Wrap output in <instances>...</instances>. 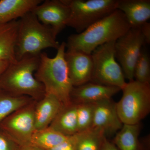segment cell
Listing matches in <instances>:
<instances>
[{
  "label": "cell",
  "instance_id": "1",
  "mask_svg": "<svg viewBox=\"0 0 150 150\" xmlns=\"http://www.w3.org/2000/svg\"><path fill=\"white\" fill-rule=\"evenodd\" d=\"M131 28L123 13L116 9L82 32L70 35L66 48L91 54L99 46L116 41Z\"/></svg>",
  "mask_w": 150,
  "mask_h": 150
},
{
  "label": "cell",
  "instance_id": "2",
  "mask_svg": "<svg viewBox=\"0 0 150 150\" xmlns=\"http://www.w3.org/2000/svg\"><path fill=\"white\" fill-rule=\"evenodd\" d=\"M66 43L62 42L56 56L50 58L44 52L40 55V62L34 76L43 85L46 94L53 95L64 105L72 103L71 95L74 86L65 60Z\"/></svg>",
  "mask_w": 150,
  "mask_h": 150
},
{
  "label": "cell",
  "instance_id": "3",
  "mask_svg": "<svg viewBox=\"0 0 150 150\" xmlns=\"http://www.w3.org/2000/svg\"><path fill=\"white\" fill-rule=\"evenodd\" d=\"M39 62L40 55H28L10 63L0 76V89L40 100L46 93L43 85L34 76Z\"/></svg>",
  "mask_w": 150,
  "mask_h": 150
},
{
  "label": "cell",
  "instance_id": "4",
  "mask_svg": "<svg viewBox=\"0 0 150 150\" xmlns=\"http://www.w3.org/2000/svg\"><path fill=\"white\" fill-rule=\"evenodd\" d=\"M15 56L19 60L28 55L38 56L48 48L57 50L60 44L52 29L41 23L32 11L18 20Z\"/></svg>",
  "mask_w": 150,
  "mask_h": 150
},
{
  "label": "cell",
  "instance_id": "5",
  "mask_svg": "<svg viewBox=\"0 0 150 150\" xmlns=\"http://www.w3.org/2000/svg\"><path fill=\"white\" fill-rule=\"evenodd\" d=\"M121 90L123 95L116 103L120 120L123 124L140 123L150 112V84L130 81Z\"/></svg>",
  "mask_w": 150,
  "mask_h": 150
},
{
  "label": "cell",
  "instance_id": "6",
  "mask_svg": "<svg viewBox=\"0 0 150 150\" xmlns=\"http://www.w3.org/2000/svg\"><path fill=\"white\" fill-rule=\"evenodd\" d=\"M69 6L67 26L81 33L117 9L118 0H64Z\"/></svg>",
  "mask_w": 150,
  "mask_h": 150
},
{
  "label": "cell",
  "instance_id": "7",
  "mask_svg": "<svg viewBox=\"0 0 150 150\" xmlns=\"http://www.w3.org/2000/svg\"><path fill=\"white\" fill-rule=\"evenodd\" d=\"M115 42L103 44L92 53L93 71L91 82L121 90L126 83L123 70L115 58Z\"/></svg>",
  "mask_w": 150,
  "mask_h": 150
},
{
  "label": "cell",
  "instance_id": "8",
  "mask_svg": "<svg viewBox=\"0 0 150 150\" xmlns=\"http://www.w3.org/2000/svg\"><path fill=\"white\" fill-rule=\"evenodd\" d=\"M36 100L11 113L0 123V128L20 146L30 144L35 131L34 110Z\"/></svg>",
  "mask_w": 150,
  "mask_h": 150
},
{
  "label": "cell",
  "instance_id": "9",
  "mask_svg": "<svg viewBox=\"0 0 150 150\" xmlns=\"http://www.w3.org/2000/svg\"><path fill=\"white\" fill-rule=\"evenodd\" d=\"M145 44L140 27L131 28L115 41V58L120 64L125 79L129 81L134 80V67Z\"/></svg>",
  "mask_w": 150,
  "mask_h": 150
},
{
  "label": "cell",
  "instance_id": "10",
  "mask_svg": "<svg viewBox=\"0 0 150 150\" xmlns=\"http://www.w3.org/2000/svg\"><path fill=\"white\" fill-rule=\"evenodd\" d=\"M32 12L41 23L51 28L56 37L67 27L69 18V8L64 0L43 1Z\"/></svg>",
  "mask_w": 150,
  "mask_h": 150
},
{
  "label": "cell",
  "instance_id": "11",
  "mask_svg": "<svg viewBox=\"0 0 150 150\" xmlns=\"http://www.w3.org/2000/svg\"><path fill=\"white\" fill-rule=\"evenodd\" d=\"M65 58L73 86L82 85L91 81L93 71L91 54L67 50Z\"/></svg>",
  "mask_w": 150,
  "mask_h": 150
},
{
  "label": "cell",
  "instance_id": "12",
  "mask_svg": "<svg viewBox=\"0 0 150 150\" xmlns=\"http://www.w3.org/2000/svg\"><path fill=\"white\" fill-rule=\"evenodd\" d=\"M92 128L102 131L105 137L118 132L123 126L118 116L116 103L111 99L94 103Z\"/></svg>",
  "mask_w": 150,
  "mask_h": 150
},
{
  "label": "cell",
  "instance_id": "13",
  "mask_svg": "<svg viewBox=\"0 0 150 150\" xmlns=\"http://www.w3.org/2000/svg\"><path fill=\"white\" fill-rule=\"evenodd\" d=\"M117 87L87 83L74 87L71 95V101L76 104L94 103L104 100L111 99L121 91Z\"/></svg>",
  "mask_w": 150,
  "mask_h": 150
},
{
  "label": "cell",
  "instance_id": "14",
  "mask_svg": "<svg viewBox=\"0 0 150 150\" xmlns=\"http://www.w3.org/2000/svg\"><path fill=\"white\" fill-rule=\"evenodd\" d=\"M63 105L56 97L49 94L37 101L34 110L35 131L48 128Z\"/></svg>",
  "mask_w": 150,
  "mask_h": 150
},
{
  "label": "cell",
  "instance_id": "15",
  "mask_svg": "<svg viewBox=\"0 0 150 150\" xmlns=\"http://www.w3.org/2000/svg\"><path fill=\"white\" fill-rule=\"evenodd\" d=\"M117 9L123 13L131 28L140 27L150 19V0H118Z\"/></svg>",
  "mask_w": 150,
  "mask_h": 150
},
{
  "label": "cell",
  "instance_id": "16",
  "mask_svg": "<svg viewBox=\"0 0 150 150\" xmlns=\"http://www.w3.org/2000/svg\"><path fill=\"white\" fill-rule=\"evenodd\" d=\"M43 1L0 0V24H5L32 11Z\"/></svg>",
  "mask_w": 150,
  "mask_h": 150
},
{
  "label": "cell",
  "instance_id": "17",
  "mask_svg": "<svg viewBox=\"0 0 150 150\" xmlns=\"http://www.w3.org/2000/svg\"><path fill=\"white\" fill-rule=\"evenodd\" d=\"M18 20L0 24V61L11 63L17 61L15 56Z\"/></svg>",
  "mask_w": 150,
  "mask_h": 150
},
{
  "label": "cell",
  "instance_id": "18",
  "mask_svg": "<svg viewBox=\"0 0 150 150\" xmlns=\"http://www.w3.org/2000/svg\"><path fill=\"white\" fill-rule=\"evenodd\" d=\"M76 109V104L73 103L63 105L48 127L66 137L77 134Z\"/></svg>",
  "mask_w": 150,
  "mask_h": 150
},
{
  "label": "cell",
  "instance_id": "19",
  "mask_svg": "<svg viewBox=\"0 0 150 150\" xmlns=\"http://www.w3.org/2000/svg\"><path fill=\"white\" fill-rule=\"evenodd\" d=\"M141 130L140 123L123 124L114 139V145L119 150H140L139 137Z\"/></svg>",
  "mask_w": 150,
  "mask_h": 150
},
{
  "label": "cell",
  "instance_id": "20",
  "mask_svg": "<svg viewBox=\"0 0 150 150\" xmlns=\"http://www.w3.org/2000/svg\"><path fill=\"white\" fill-rule=\"evenodd\" d=\"M34 100L28 96L14 95L0 89V123L11 113Z\"/></svg>",
  "mask_w": 150,
  "mask_h": 150
},
{
  "label": "cell",
  "instance_id": "21",
  "mask_svg": "<svg viewBox=\"0 0 150 150\" xmlns=\"http://www.w3.org/2000/svg\"><path fill=\"white\" fill-rule=\"evenodd\" d=\"M69 137L48 127L35 131L30 144L42 149L48 150L64 142Z\"/></svg>",
  "mask_w": 150,
  "mask_h": 150
},
{
  "label": "cell",
  "instance_id": "22",
  "mask_svg": "<svg viewBox=\"0 0 150 150\" xmlns=\"http://www.w3.org/2000/svg\"><path fill=\"white\" fill-rule=\"evenodd\" d=\"M77 135V150H100L105 137L102 131L93 128Z\"/></svg>",
  "mask_w": 150,
  "mask_h": 150
},
{
  "label": "cell",
  "instance_id": "23",
  "mask_svg": "<svg viewBox=\"0 0 150 150\" xmlns=\"http://www.w3.org/2000/svg\"><path fill=\"white\" fill-rule=\"evenodd\" d=\"M78 133L91 129L93 123L94 103L76 104Z\"/></svg>",
  "mask_w": 150,
  "mask_h": 150
},
{
  "label": "cell",
  "instance_id": "24",
  "mask_svg": "<svg viewBox=\"0 0 150 150\" xmlns=\"http://www.w3.org/2000/svg\"><path fill=\"white\" fill-rule=\"evenodd\" d=\"M146 84L150 83V59L147 51L142 48L134 70V79Z\"/></svg>",
  "mask_w": 150,
  "mask_h": 150
},
{
  "label": "cell",
  "instance_id": "25",
  "mask_svg": "<svg viewBox=\"0 0 150 150\" xmlns=\"http://www.w3.org/2000/svg\"><path fill=\"white\" fill-rule=\"evenodd\" d=\"M19 146L0 128V150H19Z\"/></svg>",
  "mask_w": 150,
  "mask_h": 150
},
{
  "label": "cell",
  "instance_id": "26",
  "mask_svg": "<svg viewBox=\"0 0 150 150\" xmlns=\"http://www.w3.org/2000/svg\"><path fill=\"white\" fill-rule=\"evenodd\" d=\"M77 134L68 138L61 144L48 150H77Z\"/></svg>",
  "mask_w": 150,
  "mask_h": 150
},
{
  "label": "cell",
  "instance_id": "27",
  "mask_svg": "<svg viewBox=\"0 0 150 150\" xmlns=\"http://www.w3.org/2000/svg\"><path fill=\"white\" fill-rule=\"evenodd\" d=\"M143 36L144 38L146 43H150V23L149 22L145 23L140 27Z\"/></svg>",
  "mask_w": 150,
  "mask_h": 150
},
{
  "label": "cell",
  "instance_id": "28",
  "mask_svg": "<svg viewBox=\"0 0 150 150\" xmlns=\"http://www.w3.org/2000/svg\"><path fill=\"white\" fill-rule=\"evenodd\" d=\"M100 150H119L114 144L111 143L105 137Z\"/></svg>",
  "mask_w": 150,
  "mask_h": 150
},
{
  "label": "cell",
  "instance_id": "29",
  "mask_svg": "<svg viewBox=\"0 0 150 150\" xmlns=\"http://www.w3.org/2000/svg\"><path fill=\"white\" fill-rule=\"evenodd\" d=\"M19 150H44L37 147L35 146H33L31 144H30L24 145V146H20Z\"/></svg>",
  "mask_w": 150,
  "mask_h": 150
},
{
  "label": "cell",
  "instance_id": "30",
  "mask_svg": "<svg viewBox=\"0 0 150 150\" xmlns=\"http://www.w3.org/2000/svg\"><path fill=\"white\" fill-rule=\"evenodd\" d=\"M10 63L6 61H0V76L4 71Z\"/></svg>",
  "mask_w": 150,
  "mask_h": 150
}]
</instances>
